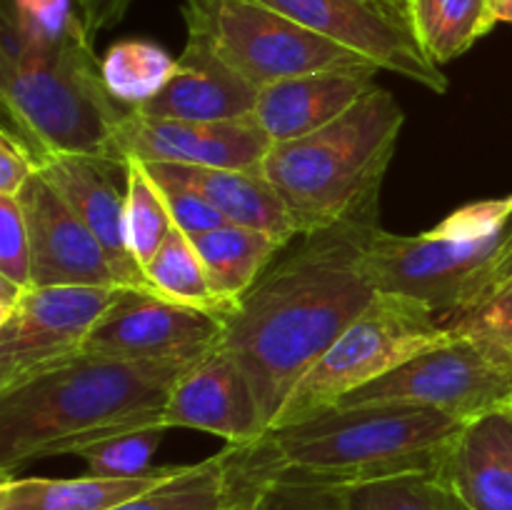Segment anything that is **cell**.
<instances>
[{
    "label": "cell",
    "instance_id": "obj_1",
    "mask_svg": "<svg viewBox=\"0 0 512 510\" xmlns=\"http://www.w3.org/2000/svg\"><path fill=\"white\" fill-rule=\"evenodd\" d=\"M380 193L268 268L228 318L223 348L253 383L268 430L308 370L375 298L365 270Z\"/></svg>",
    "mask_w": 512,
    "mask_h": 510
},
{
    "label": "cell",
    "instance_id": "obj_2",
    "mask_svg": "<svg viewBox=\"0 0 512 510\" xmlns=\"http://www.w3.org/2000/svg\"><path fill=\"white\" fill-rule=\"evenodd\" d=\"M463 428L423 405H340L225 448L253 488L288 483L348 490L398 475L438 473Z\"/></svg>",
    "mask_w": 512,
    "mask_h": 510
},
{
    "label": "cell",
    "instance_id": "obj_3",
    "mask_svg": "<svg viewBox=\"0 0 512 510\" xmlns=\"http://www.w3.org/2000/svg\"><path fill=\"white\" fill-rule=\"evenodd\" d=\"M190 365L80 353L0 393V473L40 458L78 455L108 435L163 423L170 393Z\"/></svg>",
    "mask_w": 512,
    "mask_h": 510
},
{
    "label": "cell",
    "instance_id": "obj_4",
    "mask_svg": "<svg viewBox=\"0 0 512 510\" xmlns=\"http://www.w3.org/2000/svg\"><path fill=\"white\" fill-rule=\"evenodd\" d=\"M403 125L395 95L375 85L335 123L273 143L260 170L283 198L298 235L330 228L380 193Z\"/></svg>",
    "mask_w": 512,
    "mask_h": 510
},
{
    "label": "cell",
    "instance_id": "obj_5",
    "mask_svg": "<svg viewBox=\"0 0 512 510\" xmlns=\"http://www.w3.org/2000/svg\"><path fill=\"white\" fill-rule=\"evenodd\" d=\"M83 28L53 48L0 65V103L38 163L50 155L120 158L118 133L130 108L108 93L100 58Z\"/></svg>",
    "mask_w": 512,
    "mask_h": 510
},
{
    "label": "cell",
    "instance_id": "obj_6",
    "mask_svg": "<svg viewBox=\"0 0 512 510\" xmlns=\"http://www.w3.org/2000/svg\"><path fill=\"white\" fill-rule=\"evenodd\" d=\"M510 230L512 195L475 200L425 233L398 235L380 228L365 253V270L378 293L405 295L450 320Z\"/></svg>",
    "mask_w": 512,
    "mask_h": 510
},
{
    "label": "cell",
    "instance_id": "obj_7",
    "mask_svg": "<svg viewBox=\"0 0 512 510\" xmlns=\"http://www.w3.org/2000/svg\"><path fill=\"white\" fill-rule=\"evenodd\" d=\"M448 338H453V333L445 320L425 303L405 295L375 293L368 308L343 330L290 393L273 428L335 408L355 390L385 378Z\"/></svg>",
    "mask_w": 512,
    "mask_h": 510
},
{
    "label": "cell",
    "instance_id": "obj_8",
    "mask_svg": "<svg viewBox=\"0 0 512 510\" xmlns=\"http://www.w3.org/2000/svg\"><path fill=\"white\" fill-rule=\"evenodd\" d=\"M180 13L188 35L260 90L320 70L378 68L258 0H183Z\"/></svg>",
    "mask_w": 512,
    "mask_h": 510
},
{
    "label": "cell",
    "instance_id": "obj_9",
    "mask_svg": "<svg viewBox=\"0 0 512 510\" xmlns=\"http://www.w3.org/2000/svg\"><path fill=\"white\" fill-rule=\"evenodd\" d=\"M340 405H423L473 423L512 405V353L488 338L453 335Z\"/></svg>",
    "mask_w": 512,
    "mask_h": 510
},
{
    "label": "cell",
    "instance_id": "obj_10",
    "mask_svg": "<svg viewBox=\"0 0 512 510\" xmlns=\"http://www.w3.org/2000/svg\"><path fill=\"white\" fill-rule=\"evenodd\" d=\"M120 293L110 285L30 288L0 323V393L78 358Z\"/></svg>",
    "mask_w": 512,
    "mask_h": 510
},
{
    "label": "cell",
    "instance_id": "obj_11",
    "mask_svg": "<svg viewBox=\"0 0 512 510\" xmlns=\"http://www.w3.org/2000/svg\"><path fill=\"white\" fill-rule=\"evenodd\" d=\"M230 313L193 308L155 290L123 288L83 353L118 360H195L223 343Z\"/></svg>",
    "mask_w": 512,
    "mask_h": 510
},
{
    "label": "cell",
    "instance_id": "obj_12",
    "mask_svg": "<svg viewBox=\"0 0 512 510\" xmlns=\"http://www.w3.org/2000/svg\"><path fill=\"white\" fill-rule=\"evenodd\" d=\"M310 33L323 35L353 53L363 55L380 70L445 95L450 83L443 68L420 48L408 20L365 0H258Z\"/></svg>",
    "mask_w": 512,
    "mask_h": 510
},
{
    "label": "cell",
    "instance_id": "obj_13",
    "mask_svg": "<svg viewBox=\"0 0 512 510\" xmlns=\"http://www.w3.org/2000/svg\"><path fill=\"white\" fill-rule=\"evenodd\" d=\"M123 158L198 168L260 170L273 140L258 120H175L130 110L118 133Z\"/></svg>",
    "mask_w": 512,
    "mask_h": 510
},
{
    "label": "cell",
    "instance_id": "obj_14",
    "mask_svg": "<svg viewBox=\"0 0 512 510\" xmlns=\"http://www.w3.org/2000/svg\"><path fill=\"white\" fill-rule=\"evenodd\" d=\"M38 173L98 238L125 288L153 290L128 243V160L105 155H50L40 163Z\"/></svg>",
    "mask_w": 512,
    "mask_h": 510
},
{
    "label": "cell",
    "instance_id": "obj_15",
    "mask_svg": "<svg viewBox=\"0 0 512 510\" xmlns=\"http://www.w3.org/2000/svg\"><path fill=\"white\" fill-rule=\"evenodd\" d=\"M163 423L203 430L228 445H248L268 433L248 373L223 345L185 370L165 405Z\"/></svg>",
    "mask_w": 512,
    "mask_h": 510
},
{
    "label": "cell",
    "instance_id": "obj_16",
    "mask_svg": "<svg viewBox=\"0 0 512 510\" xmlns=\"http://www.w3.org/2000/svg\"><path fill=\"white\" fill-rule=\"evenodd\" d=\"M33 243L35 288L45 285H110L125 288L113 260L83 220L43 175L18 193Z\"/></svg>",
    "mask_w": 512,
    "mask_h": 510
},
{
    "label": "cell",
    "instance_id": "obj_17",
    "mask_svg": "<svg viewBox=\"0 0 512 510\" xmlns=\"http://www.w3.org/2000/svg\"><path fill=\"white\" fill-rule=\"evenodd\" d=\"M378 68L320 70L285 78L260 90L253 118L273 143L305 138L343 118L375 88Z\"/></svg>",
    "mask_w": 512,
    "mask_h": 510
},
{
    "label": "cell",
    "instance_id": "obj_18",
    "mask_svg": "<svg viewBox=\"0 0 512 510\" xmlns=\"http://www.w3.org/2000/svg\"><path fill=\"white\" fill-rule=\"evenodd\" d=\"M258 98L260 88L225 65L203 40L188 35L173 80L138 113L175 120H235L250 118Z\"/></svg>",
    "mask_w": 512,
    "mask_h": 510
},
{
    "label": "cell",
    "instance_id": "obj_19",
    "mask_svg": "<svg viewBox=\"0 0 512 510\" xmlns=\"http://www.w3.org/2000/svg\"><path fill=\"white\" fill-rule=\"evenodd\" d=\"M438 475L468 510H512V405L465 423Z\"/></svg>",
    "mask_w": 512,
    "mask_h": 510
},
{
    "label": "cell",
    "instance_id": "obj_20",
    "mask_svg": "<svg viewBox=\"0 0 512 510\" xmlns=\"http://www.w3.org/2000/svg\"><path fill=\"white\" fill-rule=\"evenodd\" d=\"M145 165L153 173L198 190L205 200H210L223 213L228 223L263 230V233L273 235L283 243H290L298 235V228H295L283 198L273 188V183L265 178L263 170H223L175 163Z\"/></svg>",
    "mask_w": 512,
    "mask_h": 510
},
{
    "label": "cell",
    "instance_id": "obj_21",
    "mask_svg": "<svg viewBox=\"0 0 512 510\" xmlns=\"http://www.w3.org/2000/svg\"><path fill=\"white\" fill-rule=\"evenodd\" d=\"M183 470V465H163L138 478H13L3 475L0 510H110L125 500L143 495Z\"/></svg>",
    "mask_w": 512,
    "mask_h": 510
},
{
    "label": "cell",
    "instance_id": "obj_22",
    "mask_svg": "<svg viewBox=\"0 0 512 510\" xmlns=\"http://www.w3.org/2000/svg\"><path fill=\"white\" fill-rule=\"evenodd\" d=\"M253 495L255 488L240 478L225 448L110 510H248Z\"/></svg>",
    "mask_w": 512,
    "mask_h": 510
},
{
    "label": "cell",
    "instance_id": "obj_23",
    "mask_svg": "<svg viewBox=\"0 0 512 510\" xmlns=\"http://www.w3.org/2000/svg\"><path fill=\"white\" fill-rule=\"evenodd\" d=\"M213 290L228 308H238L240 300L263 278L275 255L283 250V240L245 228V225L225 223L193 238Z\"/></svg>",
    "mask_w": 512,
    "mask_h": 510
},
{
    "label": "cell",
    "instance_id": "obj_24",
    "mask_svg": "<svg viewBox=\"0 0 512 510\" xmlns=\"http://www.w3.org/2000/svg\"><path fill=\"white\" fill-rule=\"evenodd\" d=\"M495 0H410L408 18L423 53L438 68L468 53L498 25Z\"/></svg>",
    "mask_w": 512,
    "mask_h": 510
},
{
    "label": "cell",
    "instance_id": "obj_25",
    "mask_svg": "<svg viewBox=\"0 0 512 510\" xmlns=\"http://www.w3.org/2000/svg\"><path fill=\"white\" fill-rule=\"evenodd\" d=\"M178 70V58L150 40H118L100 58L108 93L120 105L138 110L158 98Z\"/></svg>",
    "mask_w": 512,
    "mask_h": 510
},
{
    "label": "cell",
    "instance_id": "obj_26",
    "mask_svg": "<svg viewBox=\"0 0 512 510\" xmlns=\"http://www.w3.org/2000/svg\"><path fill=\"white\" fill-rule=\"evenodd\" d=\"M145 278L153 285V290L170 300L193 305V308L215 310V313H235L218 298L193 238L180 228L170 230L155 258L145 265Z\"/></svg>",
    "mask_w": 512,
    "mask_h": 510
},
{
    "label": "cell",
    "instance_id": "obj_27",
    "mask_svg": "<svg viewBox=\"0 0 512 510\" xmlns=\"http://www.w3.org/2000/svg\"><path fill=\"white\" fill-rule=\"evenodd\" d=\"M345 510H468L438 473H413L343 490Z\"/></svg>",
    "mask_w": 512,
    "mask_h": 510
},
{
    "label": "cell",
    "instance_id": "obj_28",
    "mask_svg": "<svg viewBox=\"0 0 512 510\" xmlns=\"http://www.w3.org/2000/svg\"><path fill=\"white\" fill-rule=\"evenodd\" d=\"M125 225H128L130 253L140 268L155 258L160 245L175 228L168 203L158 180L150 175L145 163L128 158V203H125Z\"/></svg>",
    "mask_w": 512,
    "mask_h": 510
},
{
    "label": "cell",
    "instance_id": "obj_29",
    "mask_svg": "<svg viewBox=\"0 0 512 510\" xmlns=\"http://www.w3.org/2000/svg\"><path fill=\"white\" fill-rule=\"evenodd\" d=\"M168 425L155 423L145 428L128 430V433L108 435L103 440L85 445L78 453V458L85 460L90 475L100 478H138L153 470L155 450L165 440Z\"/></svg>",
    "mask_w": 512,
    "mask_h": 510
},
{
    "label": "cell",
    "instance_id": "obj_30",
    "mask_svg": "<svg viewBox=\"0 0 512 510\" xmlns=\"http://www.w3.org/2000/svg\"><path fill=\"white\" fill-rule=\"evenodd\" d=\"M35 50L53 48L83 28L73 0H5L3 5Z\"/></svg>",
    "mask_w": 512,
    "mask_h": 510
},
{
    "label": "cell",
    "instance_id": "obj_31",
    "mask_svg": "<svg viewBox=\"0 0 512 510\" xmlns=\"http://www.w3.org/2000/svg\"><path fill=\"white\" fill-rule=\"evenodd\" d=\"M0 275L35 288L30 228L20 200L13 195H0Z\"/></svg>",
    "mask_w": 512,
    "mask_h": 510
},
{
    "label": "cell",
    "instance_id": "obj_32",
    "mask_svg": "<svg viewBox=\"0 0 512 510\" xmlns=\"http://www.w3.org/2000/svg\"><path fill=\"white\" fill-rule=\"evenodd\" d=\"M145 168H148V165H145ZM150 175L158 180L160 190H163L165 203H168L170 218H173L175 228L188 233L190 238L228 223V220L223 218V213H220L210 200H205L198 190L190 188V185L178 183V180L173 178H165V175L153 173V170H150Z\"/></svg>",
    "mask_w": 512,
    "mask_h": 510
},
{
    "label": "cell",
    "instance_id": "obj_33",
    "mask_svg": "<svg viewBox=\"0 0 512 510\" xmlns=\"http://www.w3.org/2000/svg\"><path fill=\"white\" fill-rule=\"evenodd\" d=\"M248 510H345L343 490L270 483L255 488Z\"/></svg>",
    "mask_w": 512,
    "mask_h": 510
},
{
    "label": "cell",
    "instance_id": "obj_34",
    "mask_svg": "<svg viewBox=\"0 0 512 510\" xmlns=\"http://www.w3.org/2000/svg\"><path fill=\"white\" fill-rule=\"evenodd\" d=\"M448 330L453 335H475V338H488L493 343L503 345L512 353V285L493 300L483 303L480 308L448 320Z\"/></svg>",
    "mask_w": 512,
    "mask_h": 510
},
{
    "label": "cell",
    "instance_id": "obj_35",
    "mask_svg": "<svg viewBox=\"0 0 512 510\" xmlns=\"http://www.w3.org/2000/svg\"><path fill=\"white\" fill-rule=\"evenodd\" d=\"M40 163L28 143L10 125L0 130V195L18 198L20 190L38 175Z\"/></svg>",
    "mask_w": 512,
    "mask_h": 510
},
{
    "label": "cell",
    "instance_id": "obj_36",
    "mask_svg": "<svg viewBox=\"0 0 512 510\" xmlns=\"http://www.w3.org/2000/svg\"><path fill=\"white\" fill-rule=\"evenodd\" d=\"M510 285H512V230L508 238H505V243L500 245L498 253H495V258L480 270L478 278H475L473 283H470V288L465 290L458 313H455L453 318H460V315L480 308V305L493 300L495 295H500L505 288H510ZM445 323H448V320H445Z\"/></svg>",
    "mask_w": 512,
    "mask_h": 510
},
{
    "label": "cell",
    "instance_id": "obj_37",
    "mask_svg": "<svg viewBox=\"0 0 512 510\" xmlns=\"http://www.w3.org/2000/svg\"><path fill=\"white\" fill-rule=\"evenodd\" d=\"M133 3L135 0H73L75 15L93 43L100 33L123 23Z\"/></svg>",
    "mask_w": 512,
    "mask_h": 510
},
{
    "label": "cell",
    "instance_id": "obj_38",
    "mask_svg": "<svg viewBox=\"0 0 512 510\" xmlns=\"http://www.w3.org/2000/svg\"><path fill=\"white\" fill-rule=\"evenodd\" d=\"M30 288H25V285L15 283V280L5 278V275H0V323L3 320H8L10 315L15 313V308L20 305V300L25 298V293H28Z\"/></svg>",
    "mask_w": 512,
    "mask_h": 510
},
{
    "label": "cell",
    "instance_id": "obj_39",
    "mask_svg": "<svg viewBox=\"0 0 512 510\" xmlns=\"http://www.w3.org/2000/svg\"><path fill=\"white\" fill-rule=\"evenodd\" d=\"M365 3L375 5V8L388 10V13L398 15V18L408 20V23H410V18H408V3H410V0H365ZM410 28H413V25H410Z\"/></svg>",
    "mask_w": 512,
    "mask_h": 510
},
{
    "label": "cell",
    "instance_id": "obj_40",
    "mask_svg": "<svg viewBox=\"0 0 512 510\" xmlns=\"http://www.w3.org/2000/svg\"><path fill=\"white\" fill-rule=\"evenodd\" d=\"M495 20L498 23H508L512 25V0H495Z\"/></svg>",
    "mask_w": 512,
    "mask_h": 510
}]
</instances>
